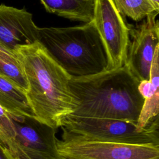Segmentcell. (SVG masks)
Wrapping results in <instances>:
<instances>
[{
    "mask_svg": "<svg viewBox=\"0 0 159 159\" xmlns=\"http://www.w3.org/2000/svg\"><path fill=\"white\" fill-rule=\"evenodd\" d=\"M139 84L125 65L91 76L70 77L69 86L78 102L71 114L137 122L144 101Z\"/></svg>",
    "mask_w": 159,
    "mask_h": 159,
    "instance_id": "7a4b0ae2",
    "label": "cell"
},
{
    "mask_svg": "<svg viewBox=\"0 0 159 159\" xmlns=\"http://www.w3.org/2000/svg\"><path fill=\"white\" fill-rule=\"evenodd\" d=\"M60 127L89 140L159 145L158 118L145 130L140 131L135 122L70 114L62 119Z\"/></svg>",
    "mask_w": 159,
    "mask_h": 159,
    "instance_id": "5b68a950",
    "label": "cell"
},
{
    "mask_svg": "<svg viewBox=\"0 0 159 159\" xmlns=\"http://www.w3.org/2000/svg\"><path fill=\"white\" fill-rule=\"evenodd\" d=\"M149 1L155 7L156 9L159 10V0H147Z\"/></svg>",
    "mask_w": 159,
    "mask_h": 159,
    "instance_id": "9a60e30c",
    "label": "cell"
},
{
    "mask_svg": "<svg viewBox=\"0 0 159 159\" xmlns=\"http://www.w3.org/2000/svg\"><path fill=\"white\" fill-rule=\"evenodd\" d=\"M38 42L71 78L107 70L106 47L93 20L68 27H39Z\"/></svg>",
    "mask_w": 159,
    "mask_h": 159,
    "instance_id": "3957f363",
    "label": "cell"
},
{
    "mask_svg": "<svg viewBox=\"0 0 159 159\" xmlns=\"http://www.w3.org/2000/svg\"><path fill=\"white\" fill-rule=\"evenodd\" d=\"M0 159H17L0 140Z\"/></svg>",
    "mask_w": 159,
    "mask_h": 159,
    "instance_id": "5bb4252c",
    "label": "cell"
},
{
    "mask_svg": "<svg viewBox=\"0 0 159 159\" xmlns=\"http://www.w3.org/2000/svg\"><path fill=\"white\" fill-rule=\"evenodd\" d=\"M60 159H67V158H63V157H61Z\"/></svg>",
    "mask_w": 159,
    "mask_h": 159,
    "instance_id": "2e32d148",
    "label": "cell"
},
{
    "mask_svg": "<svg viewBox=\"0 0 159 159\" xmlns=\"http://www.w3.org/2000/svg\"><path fill=\"white\" fill-rule=\"evenodd\" d=\"M56 131L35 117L12 114L0 106V140L17 159H60Z\"/></svg>",
    "mask_w": 159,
    "mask_h": 159,
    "instance_id": "277c9868",
    "label": "cell"
},
{
    "mask_svg": "<svg viewBox=\"0 0 159 159\" xmlns=\"http://www.w3.org/2000/svg\"><path fill=\"white\" fill-rule=\"evenodd\" d=\"M0 76L12 83L25 93L28 83L22 65L16 55L0 48Z\"/></svg>",
    "mask_w": 159,
    "mask_h": 159,
    "instance_id": "7c38bea8",
    "label": "cell"
},
{
    "mask_svg": "<svg viewBox=\"0 0 159 159\" xmlns=\"http://www.w3.org/2000/svg\"><path fill=\"white\" fill-rule=\"evenodd\" d=\"M158 12L148 15L146 20L137 28L128 26L132 42L129 43L124 65L139 82L150 80L155 50L159 46V22L155 20Z\"/></svg>",
    "mask_w": 159,
    "mask_h": 159,
    "instance_id": "ba28073f",
    "label": "cell"
},
{
    "mask_svg": "<svg viewBox=\"0 0 159 159\" xmlns=\"http://www.w3.org/2000/svg\"><path fill=\"white\" fill-rule=\"evenodd\" d=\"M119 12L132 20L140 21L150 14L158 11L147 0H112Z\"/></svg>",
    "mask_w": 159,
    "mask_h": 159,
    "instance_id": "4fadbf2b",
    "label": "cell"
},
{
    "mask_svg": "<svg viewBox=\"0 0 159 159\" xmlns=\"http://www.w3.org/2000/svg\"><path fill=\"white\" fill-rule=\"evenodd\" d=\"M16 55L27 80L25 94L35 117L57 129L62 119L73 114L78 106L69 86L70 76L38 42L20 47Z\"/></svg>",
    "mask_w": 159,
    "mask_h": 159,
    "instance_id": "6da1fadb",
    "label": "cell"
},
{
    "mask_svg": "<svg viewBox=\"0 0 159 159\" xmlns=\"http://www.w3.org/2000/svg\"><path fill=\"white\" fill-rule=\"evenodd\" d=\"M0 106L12 114L35 117L25 92L1 76Z\"/></svg>",
    "mask_w": 159,
    "mask_h": 159,
    "instance_id": "8fae6325",
    "label": "cell"
},
{
    "mask_svg": "<svg viewBox=\"0 0 159 159\" xmlns=\"http://www.w3.org/2000/svg\"><path fill=\"white\" fill-rule=\"evenodd\" d=\"M93 22L106 47L107 70L125 65L130 43L129 29L112 0H95Z\"/></svg>",
    "mask_w": 159,
    "mask_h": 159,
    "instance_id": "52a82bcc",
    "label": "cell"
},
{
    "mask_svg": "<svg viewBox=\"0 0 159 159\" xmlns=\"http://www.w3.org/2000/svg\"><path fill=\"white\" fill-rule=\"evenodd\" d=\"M50 13L85 23L93 20L95 0H40Z\"/></svg>",
    "mask_w": 159,
    "mask_h": 159,
    "instance_id": "30bf717a",
    "label": "cell"
},
{
    "mask_svg": "<svg viewBox=\"0 0 159 159\" xmlns=\"http://www.w3.org/2000/svg\"><path fill=\"white\" fill-rule=\"evenodd\" d=\"M63 130L57 152L67 159H159V145L89 140Z\"/></svg>",
    "mask_w": 159,
    "mask_h": 159,
    "instance_id": "8992f818",
    "label": "cell"
},
{
    "mask_svg": "<svg viewBox=\"0 0 159 159\" xmlns=\"http://www.w3.org/2000/svg\"><path fill=\"white\" fill-rule=\"evenodd\" d=\"M39 27L25 8L0 4V48L15 55L17 50L38 42Z\"/></svg>",
    "mask_w": 159,
    "mask_h": 159,
    "instance_id": "9c48e42d",
    "label": "cell"
}]
</instances>
